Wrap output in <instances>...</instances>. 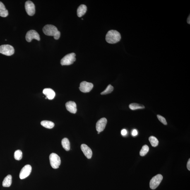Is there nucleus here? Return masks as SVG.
<instances>
[{"label":"nucleus","mask_w":190,"mask_h":190,"mask_svg":"<svg viewBox=\"0 0 190 190\" xmlns=\"http://www.w3.org/2000/svg\"><path fill=\"white\" fill-rule=\"evenodd\" d=\"M43 32L46 35L54 36L55 40H58L60 37V32L55 26L51 25H45L43 29Z\"/></svg>","instance_id":"1"},{"label":"nucleus","mask_w":190,"mask_h":190,"mask_svg":"<svg viewBox=\"0 0 190 190\" xmlns=\"http://www.w3.org/2000/svg\"><path fill=\"white\" fill-rule=\"evenodd\" d=\"M121 39L120 33L116 30H110L106 36V40L110 44H115L119 42Z\"/></svg>","instance_id":"2"},{"label":"nucleus","mask_w":190,"mask_h":190,"mask_svg":"<svg viewBox=\"0 0 190 190\" xmlns=\"http://www.w3.org/2000/svg\"><path fill=\"white\" fill-rule=\"evenodd\" d=\"M76 54L74 53L66 55L61 60V64L62 66H68L73 64L76 61Z\"/></svg>","instance_id":"3"},{"label":"nucleus","mask_w":190,"mask_h":190,"mask_svg":"<svg viewBox=\"0 0 190 190\" xmlns=\"http://www.w3.org/2000/svg\"><path fill=\"white\" fill-rule=\"evenodd\" d=\"M49 160L51 166L54 169L59 168L60 165V158L56 154L53 153L49 156Z\"/></svg>","instance_id":"4"},{"label":"nucleus","mask_w":190,"mask_h":190,"mask_svg":"<svg viewBox=\"0 0 190 190\" xmlns=\"http://www.w3.org/2000/svg\"><path fill=\"white\" fill-rule=\"evenodd\" d=\"M15 50L13 46L5 44L0 46V53L6 56H11L14 54Z\"/></svg>","instance_id":"5"},{"label":"nucleus","mask_w":190,"mask_h":190,"mask_svg":"<svg viewBox=\"0 0 190 190\" xmlns=\"http://www.w3.org/2000/svg\"><path fill=\"white\" fill-rule=\"evenodd\" d=\"M163 179V176L161 174L157 175L151 179L150 182L151 189H155L158 187Z\"/></svg>","instance_id":"6"},{"label":"nucleus","mask_w":190,"mask_h":190,"mask_svg":"<svg viewBox=\"0 0 190 190\" xmlns=\"http://www.w3.org/2000/svg\"><path fill=\"white\" fill-rule=\"evenodd\" d=\"M25 39L27 41L29 42H31L34 39L39 41L40 40L39 34L36 31L33 30L29 31L27 32L25 36Z\"/></svg>","instance_id":"7"},{"label":"nucleus","mask_w":190,"mask_h":190,"mask_svg":"<svg viewBox=\"0 0 190 190\" xmlns=\"http://www.w3.org/2000/svg\"><path fill=\"white\" fill-rule=\"evenodd\" d=\"M25 9L29 16H32L35 14V5L32 1H28L25 3Z\"/></svg>","instance_id":"8"},{"label":"nucleus","mask_w":190,"mask_h":190,"mask_svg":"<svg viewBox=\"0 0 190 190\" xmlns=\"http://www.w3.org/2000/svg\"><path fill=\"white\" fill-rule=\"evenodd\" d=\"M93 87V85L92 83L84 81L80 83L79 89L83 93H87L91 91Z\"/></svg>","instance_id":"9"},{"label":"nucleus","mask_w":190,"mask_h":190,"mask_svg":"<svg viewBox=\"0 0 190 190\" xmlns=\"http://www.w3.org/2000/svg\"><path fill=\"white\" fill-rule=\"evenodd\" d=\"M32 167L30 165H25L22 169L20 174V179L26 178L30 175L32 172Z\"/></svg>","instance_id":"10"},{"label":"nucleus","mask_w":190,"mask_h":190,"mask_svg":"<svg viewBox=\"0 0 190 190\" xmlns=\"http://www.w3.org/2000/svg\"><path fill=\"white\" fill-rule=\"evenodd\" d=\"M107 123V120L105 118H102L97 121L96 125L97 130L100 133L105 129Z\"/></svg>","instance_id":"11"},{"label":"nucleus","mask_w":190,"mask_h":190,"mask_svg":"<svg viewBox=\"0 0 190 190\" xmlns=\"http://www.w3.org/2000/svg\"><path fill=\"white\" fill-rule=\"evenodd\" d=\"M81 148L84 154L87 158H91L92 156V151L89 147L86 144H83L81 145Z\"/></svg>","instance_id":"12"},{"label":"nucleus","mask_w":190,"mask_h":190,"mask_svg":"<svg viewBox=\"0 0 190 190\" xmlns=\"http://www.w3.org/2000/svg\"><path fill=\"white\" fill-rule=\"evenodd\" d=\"M67 109L72 114H75L77 112L76 105L74 102L69 101L66 104Z\"/></svg>","instance_id":"13"},{"label":"nucleus","mask_w":190,"mask_h":190,"mask_svg":"<svg viewBox=\"0 0 190 190\" xmlns=\"http://www.w3.org/2000/svg\"><path fill=\"white\" fill-rule=\"evenodd\" d=\"M43 93L46 96V97L49 100H52L55 96V92L52 89L50 88L44 89Z\"/></svg>","instance_id":"14"},{"label":"nucleus","mask_w":190,"mask_h":190,"mask_svg":"<svg viewBox=\"0 0 190 190\" xmlns=\"http://www.w3.org/2000/svg\"><path fill=\"white\" fill-rule=\"evenodd\" d=\"M87 10V7L85 5L82 4L79 7L77 11V13L78 17L81 18V17L84 15Z\"/></svg>","instance_id":"15"},{"label":"nucleus","mask_w":190,"mask_h":190,"mask_svg":"<svg viewBox=\"0 0 190 190\" xmlns=\"http://www.w3.org/2000/svg\"><path fill=\"white\" fill-rule=\"evenodd\" d=\"M12 182V176L10 175H8L4 179L3 182V186L4 187H9L11 185Z\"/></svg>","instance_id":"16"},{"label":"nucleus","mask_w":190,"mask_h":190,"mask_svg":"<svg viewBox=\"0 0 190 190\" xmlns=\"http://www.w3.org/2000/svg\"><path fill=\"white\" fill-rule=\"evenodd\" d=\"M8 15V11L3 3L0 1V16L6 18Z\"/></svg>","instance_id":"17"},{"label":"nucleus","mask_w":190,"mask_h":190,"mask_svg":"<svg viewBox=\"0 0 190 190\" xmlns=\"http://www.w3.org/2000/svg\"><path fill=\"white\" fill-rule=\"evenodd\" d=\"M41 124L44 127L49 129H52L55 125L53 122L48 121H42L41 122Z\"/></svg>","instance_id":"18"},{"label":"nucleus","mask_w":190,"mask_h":190,"mask_svg":"<svg viewBox=\"0 0 190 190\" xmlns=\"http://www.w3.org/2000/svg\"><path fill=\"white\" fill-rule=\"evenodd\" d=\"M63 148L66 151H69L70 149V144L69 140L67 138H65L62 139L61 142Z\"/></svg>","instance_id":"19"},{"label":"nucleus","mask_w":190,"mask_h":190,"mask_svg":"<svg viewBox=\"0 0 190 190\" xmlns=\"http://www.w3.org/2000/svg\"><path fill=\"white\" fill-rule=\"evenodd\" d=\"M130 109L131 110H134L140 109H143L145 108L144 106L141 104L137 103H131L129 106Z\"/></svg>","instance_id":"20"},{"label":"nucleus","mask_w":190,"mask_h":190,"mask_svg":"<svg viewBox=\"0 0 190 190\" xmlns=\"http://www.w3.org/2000/svg\"><path fill=\"white\" fill-rule=\"evenodd\" d=\"M149 140L152 146L156 147L158 145V141L156 137L153 136H150L149 138Z\"/></svg>","instance_id":"21"},{"label":"nucleus","mask_w":190,"mask_h":190,"mask_svg":"<svg viewBox=\"0 0 190 190\" xmlns=\"http://www.w3.org/2000/svg\"><path fill=\"white\" fill-rule=\"evenodd\" d=\"M149 147L148 145H145L143 146L140 151V155L142 156H144L149 152Z\"/></svg>","instance_id":"22"},{"label":"nucleus","mask_w":190,"mask_h":190,"mask_svg":"<svg viewBox=\"0 0 190 190\" xmlns=\"http://www.w3.org/2000/svg\"><path fill=\"white\" fill-rule=\"evenodd\" d=\"M114 90V87H113L112 85H109L108 86L107 88L106 89V90L103 92H102V93H101V94L102 95H107V94H108L111 93V92L113 91Z\"/></svg>","instance_id":"23"},{"label":"nucleus","mask_w":190,"mask_h":190,"mask_svg":"<svg viewBox=\"0 0 190 190\" xmlns=\"http://www.w3.org/2000/svg\"><path fill=\"white\" fill-rule=\"evenodd\" d=\"M22 157V153L21 150H18L16 151L14 153V158L17 160H21Z\"/></svg>","instance_id":"24"},{"label":"nucleus","mask_w":190,"mask_h":190,"mask_svg":"<svg viewBox=\"0 0 190 190\" xmlns=\"http://www.w3.org/2000/svg\"><path fill=\"white\" fill-rule=\"evenodd\" d=\"M157 117L159 119V120L163 123V124L165 125H167V124L166 120L163 117L160 115H157Z\"/></svg>","instance_id":"25"},{"label":"nucleus","mask_w":190,"mask_h":190,"mask_svg":"<svg viewBox=\"0 0 190 190\" xmlns=\"http://www.w3.org/2000/svg\"><path fill=\"white\" fill-rule=\"evenodd\" d=\"M132 135L133 136H136L138 135V131L136 129H133L132 132Z\"/></svg>","instance_id":"26"},{"label":"nucleus","mask_w":190,"mask_h":190,"mask_svg":"<svg viewBox=\"0 0 190 190\" xmlns=\"http://www.w3.org/2000/svg\"><path fill=\"white\" fill-rule=\"evenodd\" d=\"M121 133L122 136H125L127 134V131L126 129H123L121 131Z\"/></svg>","instance_id":"27"},{"label":"nucleus","mask_w":190,"mask_h":190,"mask_svg":"<svg viewBox=\"0 0 190 190\" xmlns=\"http://www.w3.org/2000/svg\"><path fill=\"white\" fill-rule=\"evenodd\" d=\"M187 168L188 170H190V159L188 160L187 164Z\"/></svg>","instance_id":"28"},{"label":"nucleus","mask_w":190,"mask_h":190,"mask_svg":"<svg viewBox=\"0 0 190 190\" xmlns=\"http://www.w3.org/2000/svg\"><path fill=\"white\" fill-rule=\"evenodd\" d=\"M190 15H189V16H188V18L187 19V23H188V24H190Z\"/></svg>","instance_id":"29"},{"label":"nucleus","mask_w":190,"mask_h":190,"mask_svg":"<svg viewBox=\"0 0 190 190\" xmlns=\"http://www.w3.org/2000/svg\"><path fill=\"white\" fill-rule=\"evenodd\" d=\"M100 133L98 132V133H98V134H99V133Z\"/></svg>","instance_id":"30"}]
</instances>
